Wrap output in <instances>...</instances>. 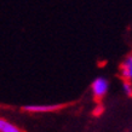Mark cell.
<instances>
[{"mask_svg": "<svg viewBox=\"0 0 132 132\" xmlns=\"http://www.w3.org/2000/svg\"><path fill=\"white\" fill-rule=\"evenodd\" d=\"M108 88H109V82L105 78H96L95 80L92 81L91 84V92L92 96L96 101H102L105 97V95L108 93Z\"/></svg>", "mask_w": 132, "mask_h": 132, "instance_id": "obj_1", "label": "cell"}, {"mask_svg": "<svg viewBox=\"0 0 132 132\" xmlns=\"http://www.w3.org/2000/svg\"><path fill=\"white\" fill-rule=\"evenodd\" d=\"M67 107V104H33V105H24L22 110L30 114H40V113H52L61 110Z\"/></svg>", "mask_w": 132, "mask_h": 132, "instance_id": "obj_2", "label": "cell"}, {"mask_svg": "<svg viewBox=\"0 0 132 132\" xmlns=\"http://www.w3.org/2000/svg\"><path fill=\"white\" fill-rule=\"evenodd\" d=\"M119 75L122 80L132 81V55L127 56L119 67Z\"/></svg>", "mask_w": 132, "mask_h": 132, "instance_id": "obj_3", "label": "cell"}, {"mask_svg": "<svg viewBox=\"0 0 132 132\" xmlns=\"http://www.w3.org/2000/svg\"><path fill=\"white\" fill-rule=\"evenodd\" d=\"M0 132H22V130L13 122L9 121L7 119L1 118L0 119Z\"/></svg>", "mask_w": 132, "mask_h": 132, "instance_id": "obj_4", "label": "cell"}, {"mask_svg": "<svg viewBox=\"0 0 132 132\" xmlns=\"http://www.w3.org/2000/svg\"><path fill=\"white\" fill-rule=\"evenodd\" d=\"M122 91L126 96L132 97V81L122 80Z\"/></svg>", "mask_w": 132, "mask_h": 132, "instance_id": "obj_5", "label": "cell"}, {"mask_svg": "<svg viewBox=\"0 0 132 132\" xmlns=\"http://www.w3.org/2000/svg\"><path fill=\"white\" fill-rule=\"evenodd\" d=\"M103 110H104V108H103V105L101 103H98L96 105V108L93 109V115L95 116H100L102 113H103Z\"/></svg>", "mask_w": 132, "mask_h": 132, "instance_id": "obj_6", "label": "cell"}]
</instances>
